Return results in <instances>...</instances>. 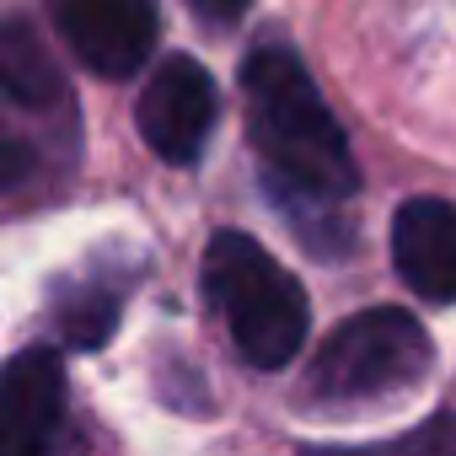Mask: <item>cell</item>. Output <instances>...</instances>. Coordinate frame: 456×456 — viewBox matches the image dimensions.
Segmentation results:
<instances>
[{"label": "cell", "mask_w": 456, "mask_h": 456, "mask_svg": "<svg viewBox=\"0 0 456 456\" xmlns=\"http://www.w3.org/2000/svg\"><path fill=\"white\" fill-rule=\"evenodd\" d=\"M242 97H248V134L280 199H306V204L354 199L360 167H354L349 134L338 129L312 70L290 49L280 44L253 49L242 65Z\"/></svg>", "instance_id": "6da1fadb"}, {"label": "cell", "mask_w": 456, "mask_h": 456, "mask_svg": "<svg viewBox=\"0 0 456 456\" xmlns=\"http://www.w3.org/2000/svg\"><path fill=\"white\" fill-rule=\"evenodd\" d=\"M204 301L225 317L237 354L258 370H285L306 333H312V301L296 285V274L248 232H215L199 264Z\"/></svg>", "instance_id": "7a4b0ae2"}, {"label": "cell", "mask_w": 456, "mask_h": 456, "mask_svg": "<svg viewBox=\"0 0 456 456\" xmlns=\"http://www.w3.org/2000/svg\"><path fill=\"white\" fill-rule=\"evenodd\" d=\"M435 349L429 333L419 328V317L397 312V306H370L344 317L322 349L306 365V397L312 403H381V397H403L424 381Z\"/></svg>", "instance_id": "3957f363"}, {"label": "cell", "mask_w": 456, "mask_h": 456, "mask_svg": "<svg viewBox=\"0 0 456 456\" xmlns=\"http://www.w3.org/2000/svg\"><path fill=\"white\" fill-rule=\"evenodd\" d=\"M215 118H220V92L193 54H167L151 70L140 108H134L140 140L167 167H193L215 134Z\"/></svg>", "instance_id": "277c9868"}, {"label": "cell", "mask_w": 456, "mask_h": 456, "mask_svg": "<svg viewBox=\"0 0 456 456\" xmlns=\"http://www.w3.org/2000/svg\"><path fill=\"white\" fill-rule=\"evenodd\" d=\"M49 12L65 49L102 81H124L145 70L161 33L156 0H49Z\"/></svg>", "instance_id": "5b68a950"}, {"label": "cell", "mask_w": 456, "mask_h": 456, "mask_svg": "<svg viewBox=\"0 0 456 456\" xmlns=\"http://www.w3.org/2000/svg\"><path fill=\"white\" fill-rule=\"evenodd\" d=\"M65 424V365L54 349H22L0 392V456H49Z\"/></svg>", "instance_id": "8992f818"}, {"label": "cell", "mask_w": 456, "mask_h": 456, "mask_svg": "<svg viewBox=\"0 0 456 456\" xmlns=\"http://www.w3.org/2000/svg\"><path fill=\"white\" fill-rule=\"evenodd\" d=\"M392 264L403 285L424 301H456V204L408 199L392 215Z\"/></svg>", "instance_id": "52a82bcc"}, {"label": "cell", "mask_w": 456, "mask_h": 456, "mask_svg": "<svg viewBox=\"0 0 456 456\" xmlns=\"http://www.w3.org/2000/svg\"><path fill=\"white\" fill-rule=\"evenodd\" d=\"M118 312H124V296H118L113 285H102V280H70V285H60L54 301H49V322H54V333H60L70 349H97V344H108L113 328H118Z\"/></svg>", "instance_id": "ba28073f"}, {"label": "cell", "mask_w": 456, "mask_h": 456, "mask_svg": "<svg viewBox=\"0 0 456 456\" xmlns=\"http://www.w3.org/2000/svg\"><path fill=\"white\" fill-rule=\"evenodd\" d=\"M0 81H6V102L12 108H44L60 102L65 108V86L49 65V54L33 44V33L22 22L6 28V49H0Z\"/></svg>", "instance_id": "9c48e42d"}, {"label": "cell", "mask_w": 456, "mask_h": 456, "mask_svg": "<svg viewBox=\"0 0 456 456\" xmlns=\"http://www.w3.org/2000/svg\"><path fill=\"white\" fill-rule=\"evenodd\" d=\"M301 456H456V413H435L376 445H306Z\"/></svg>", "instance_id": "30bf717a"}, {"label": "cell", "mask_w": 456, "mask_h": 456, "mask_svg": "<svg viewBox=\"0 0 456 456\" xmlns=\"http://www.w3.org/2000/svg\"><path fill=\"white\" fill-rule=\"evenodd\" d=\"M188 6H193L204 22H215V28H232V22L248 17V0H188Z\"/></svg>", "instance_id": "8fae6325"}]
</instances>
